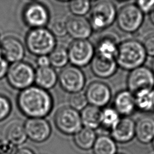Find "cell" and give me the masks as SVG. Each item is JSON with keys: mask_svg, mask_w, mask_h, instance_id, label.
I'll list each match as a JSON object with an SVG mask.
<instances>
[{"mask_svg": "<svg viewBox=\"0 0 154 154\" xmlns=\"http://www.w3.org/2000/svg\"><path fill=\"white\" fill-rule=\"evenodd\" d=\"M5 77L11 87L21 91L33 85L35 69L29 63L23 61L11 63Z\"/></svg>", "mask_w": 154, "mask_h": 154, "instance_id": "5", "label": "cell"}, {"mask_svg": "<svg viewBox=\"0 0 154 154\" xmlns=\"http://www.w3.org/2000/svg\"><path fill=\"white\" fill-rule=\"evenodd\" d=\"M69 9L75 16H84L91 9L90 0H71L69 3Z\"/></svg>", "mask_w": 154, "mask_h": 154, "instance_id": "29", "label": "cell"}, {"mask_svg": "<svg viewBox=\"0 0 154 154\" xmlns=\"http://www.w3.org/2000/svg\"><path fill=\"white\" fill-rule=\"evenodd\" d=\"M27 138L24 124L20 121L11 122L8 125L5 131V139L10 143L16 147L23 144Z\"/></svg>", "mask_w": 154, "mask_h": 154, "instance_id": "22", "label": "cell"}, {"mask_svg": "<svg viewBox=\"0 0 154 154\" xmlns=\"http://www.w3.org/2000/svg\"><path fill=\"white\" fill-rule=\"evenodd\" d=\"M25 43L28 51L32 55L37 57L49 55L57 46V39L46 27L33 28L26 33Z\"/></svg>", "mask_w": 154, "mask_h": 154, "instance_id": "3", "label": "cell"}, {"mask_svg": "<svg viewBox=\"0 0 154 154\" xmlns=\"http://www.w3.org/2000/svg\"><path fill=\"white\" fill-rule=\"evenodd\" d=\"M147 56L141 42L136 39H127L119 43L115 60L118 67L131 71L142 66Z\"/></svg>", "mask_w": 154, "mask_h": 154, "instance_id": "2", "label": "cell"}, {"mask_svg": "<svg viewBox=\"0 0 154 154\" xmlns=\"http://www.w3.org/2000/svg\"><path fill=\"white\" fill-rule=\"evenodd\" d=\"M69 60L71 65L79 68L90 64L95 55V47L87 40H73L67 49Z\"/></svg>", "mask_w": 154, "mask_h": 154, "instance_id": "8", "label": "cell"}, {"mask_svg": "<svg viewBox=\"0 0 154 154\" xmlns=\"http://www.w3.org/2000/svg\"><path fill=\"white\" fill-rule=\"evenodd\" d=\"M13 154H35L34 152L27 147H22L16 149Z\"/></svg>", "mask_w": 154, "mask_h": 154, "instance_id": "38", "label": "cell"}, {"mask_svg": "<svg viewBox=\"0 0 154 154\" xmlns=\"http://www.w3.org/2000/svg\"><path fill=\"white\" fill-rule=\"evenodd\" d=\"M4 58L8 63H14L23 60L25 55V48L22 42L13 36H6L0 41Z\"/></svg>", "mask_w": 154, "mask_h": 154, "instance_id": "14", "label": "cell"}, {"mask_svg": "<svg viewBox=\"0 0 154 154\" xmlns=\"http://www.w3.org/2000/svg\"><path fill=\"white\" fill-rule=\"evenodd\" d=\"M93 154H116V142L111 136L100 135L97 137L92 147Z\"/></svg>", "mask_w": 154, "mask_h": 154, "instance_id": "26", "label": "cell"}, {"mask_svg": "<svg viewBox=\"0 0 154 154\" xmlns=\"http://www.w3.org/2000/svg\"><path fill=\"white\" fill-rule=\"evenodd\" d=\"M48 56L51 66L54 68L63 69L69 62L67 49L63 46H56Z\"/></svg>", "mask_w": 154, "mask_h": 154, "instance_id": "27", "label": "cell"}, {"mask_svg": "<svg viewBox=\"0 0 154 154\" xmlns=\"http://www.w3.org/2000/svg\"><path fill=\"white\" fill-rule=\"evenodd\" d=\"M96 138L94 130L84 127L73 135V141L79 149L88 150L92 149Z\"/></svg>", "mask_w": 154, "mask_h": 154, "instance_id": "25", "label": "cell"}, {"mask_svg": "<svg viewBox=\"0 0 154 154\" xmlns=\"http://www.w3.org/2000/svg\"><path fill=\"white\" fill-rule=\"evenodd\" d=\"M4 59V57H3V54H2V51H1V49L0 48V60H2Z\"/></svg>", "mask_w": 154, "mask_h": 154, "instance_id": "41", "label": "cell"}, {"mask_svg": "<svg viewBox=\"0 0 154 154\" xmlns=\"http://www.w3.org/2000/svg\"><path fill=\"white\" fill-rule=\"evenodd\" d=\"M58 81L64 91L74 94L81 92L84 89L86 78L81 68L69 65L61 69L58 75Z\"/></svg>", "mask_w": 154, "mask_h": 154, "instance_id": "9", "label": "cell"}, {"mask_svg": "<svg viewBox=\"0 0 154 154\" xmlns=\"http://www.w3.org/2000/svg\"><path fill=\"white\" fill-rule=\"evenodd\" d=\"M135 136V122L129 117L120 118L116 126L111 130V137L119 143H127Z\"/></svg>", "mask_w": 154, "mask_h": 154, "instance_id": "16", "label": "cell"}, {"mask_svg": "<svg viewBox=\"0 0 154 154\" xmlns=\"http://www.w3.org/2000/svg\"><path fill=\"white\" fill-rule=\"evenodd\" d=\"M16 147L6 139L0 140V154H13L16 150Z\"/></svg>", "mask_w": 154, "mask_h": 154, "instance_id": "35", "label": "cell"}, {"mask_svg": "<svg viewBox=\"0 0 154 154\" xmlns=\"http://www.w3.org/2000/svg\"><path fill=\"white\" fill-rule=\"evenodd\" d=\"M120 119V114L114 107L105 106L101 109L100 126L111 130L118 123Z\"/></svg>", "mask_w": 154, "mask_h": 154, "instance_id": "28", "label": "cell"}, {"mask_svg": "<svg viewBox=\"0 0 154 154\" xmlns=\"http://www.w3.org/2000/svg\"><path fill=\"white\" fill-rule=\"evenodd\" d=\"M66 20L62 18H56L52 21L49 29L55 37H63L67 34Z\"/></svg>", "mask_w": 154, "mask_h": 154, "instance_id": "30", "label": "cell"}, {"mask_svg": "<svg viewBox=\"0 0 154 154\" xmlns=\"http://www.w3.org/2000/svg\"><path fill=\"white\" fill-rule=\"evenodd\" d=\"M85 96L89 105L97 108L105 107L111 99L110 87L102 81H93L87 87Z\"/></svg>", "mask_w": 154, "mask_h": 154, "instance_id": "12", "label": "cell"}, {"mask_svg": "<svg viewBox=\"0 0 154 154\" xmlns=\"http://www.w3.org/2000/svg\"><path fill=\"white\" fill-rule=\"evenodd\" d=\"M116 1H120V2H123V1H128V0H116Z\"/></svg>", "mask_w": 154, "mask_h": 154, "instance_id": "44", "label": "cell"}, {"mask_svg": "<svg viewBox=\"0 0 154 154\" xmlns=\"http://www.w3.org/2000/svg\"><path fill=\"white\" fill-rule=\"evenodd\" d=\"M22 19L30 29L45 28L49 23L51 16L47 7L38 1L27 3L22 11Z\"/></svg>", "mask_w": 154, "mask_h": 154, "instance_id": "7", "label": "cell"}, {"mask_svg": "<svg viewBox=\"0 0 154 154\" xmlns=\"http://www.w3.org/2000/svg\"><path fill=\"white\" fill-rule=\"evenodd\" d=\"M113 107L120 116L129 117L136 109L134 94L128 90L119 91L114 96Z\"/></svg>", "mask_w": 154, "mask_h": 154, "instance_id": "18", "label": "cell"}, {"mask_svg": "<svg viewBox=\"0 0 154 154\" xmlns=\"http://www.w3.org/2000/svg\"><path fill=\"white\" fill-rule=\"evenodd\" d=\"M54 123L60 132L67 135L75 134L82 128L80 112L70 106H63L57 111Z\"/></svg>", "mask_w": 154, "mask_h": 154, "instance_id": "10", "label": "cell"}, {"mask_svg": "<svg viewBox=\"0 0 154 154\" xmlns=\"http://www.w3.org/2000/svg\"><path fill=\"white\" fill-rule=\"evenodd\" d=\"M135 137L143 144L152 142L154 139V118L144 116L137 120L135 122Z\"/></svg>", "mask_w": 154, "mask_h": 154, "instance_id": "19", "label": "cell"}, {"mask_svg": "<svg viewBox=\"0 0 154 154\" xmlns=\"http://www.w3.org/2000/svg\"><path fill=\"white\" fill-rule=\"evenodd\" d=\"M36 63L37 64V67H39L51 66L48 55H42L37 57Z\"/></svg>", "mask_w": 154, "mask_h": 154, "instance_id": "36", "label": "cell"}, {"mask_svg": "<svg viewBox=\"0 0 154 154\" xmlns=\"http://www.w3.org/2000/svg\"><path fill=\"white\" fill-rule=\"evenodd\" d=\"M149 19L152 23L154 25V9L149 13Z\"/></svg>", "mask_w": 154, "mask_h": 154, "instance_id": "39", "label": "cell"}, {"mask_svg": "<svg viewBox=\"0 0 154 154\" xmlns=\"http://www.w3.org/2000/svg\"><path fill=\"white\" fill-rule=\"evenodd\" d=\"M0 41H1V39H0Z\"/></svg>", "mask_w": 154, "mask_h": 154, "instance_id": "48", "label": "cell"}, {"mask_svg": "<svg viewBox=\"0 0 154 154\" xmlns=\"http://www.w3.org/2000/svg\"><path fill=\"white\" fill-rule=\"evenodd\" d=\"M134 96L136 109L143 112H154V88L140 90Z\"/></svg>", "mask_w": 154, "mask_h": 154, "instance_id": "24", "label": "cell"}, {"mask_svg": "<svg viewBox=\"0 0 154 154\" xmlns=\"http://www.w3.org/2000/svg\"><path fill=\"white\" fill-rule=\"evenodd\" d=\"M82 125L94 130L100 126L101 109L96 106L87 105L80 112Z\"/></svg>", "mask_w": 154, "mask_h": 154, "instance_id": "23", "label": "cell"}, {"mask_svg": "<svg viewBox=\"0 0 154 154\" xmlns=\"http://www.w3.org/2000/svg\"><path fill=\"white\" fill-rule=\"evenodd\" d=\"M90 64L92 73L96 77L102 79L112 76L118 69L116 60L105 58L96 55Z\"/></svg>", "mask_w": 154, "mask_h": 154, "instance_id": "17", "label": "cell"}, {"mask_svg": "<svg viewBox=\"0 0 154 154\" xmlns=\"http://www.w3.org/2000/svg\"><path fill=\"white\" fill-rule=\"evenodd\" d=\"M31 1H37V0H30Z\"/></svg>", "mask_w": 154, "mask_h": 154, "instance_id": "45", "label": "cell"}, {"mask_svg": "<svg viewBox=\"0 0 154 154\" xmlns=\"http://www.w3.org/2000/svg\"><path fill=\"white\" fill-rule=\"evenodd\" d=\"M69 103L71 108L78 111H81L88 105V102L85 94L81 92L71 94V96L69 97Z\"/></svg>", "mask_w": 154, "mask_h": 154, "instance_id": "31", "label": "cell"}, {"mask_svg": "<svg viewBox=\"0 0 154 154\" xmlns=\"http://www.w3.org/2000/svg\"><path fill=\"white\" fill-rule=\"evenodd\" d=\"M126 84L127 90L134 94L142 90L154 88V73L146 66L138 67L129 71Z\"/></svg>", "mask_w": 154, "mask_h": 154, "instance_id": "11", "label": "cell"}, {"mask_svg": "<svg viewBox=\"0 0 154 154\" xmlns=\"http://www.w3.org/2000/svg\"><path fill=\"white\" fill-rule=\"evenodd\" d=\"M67 33L73 40H87L93 30L88 19L84 16H73L66 20Z\"/></svg>", "mask_w": 154, "mask_h": 154, "instance_id": "15", "label": "cell"}, {"mask_svg": "<svg viewBox=\"0 0 154 154\" xmlns=\"http://www.w3.org/2000/svg\"><path fill=\"white\" fill-rule=\"evenodd\" d=\"M90 1H97V0H90Z\"/></svg>", "mask_w": 154, "mask_h": 154, "instance_id": "46", "label": "cell"}, {"mask_svg": "<svg viewBox=\"0 0 154 154\" xmlns=\"http://www.w3.org/2000/svg\"><path fill=\"white\" fill-rule=\"evenodd\" d=\"M89 22L93 31L100 32L111 26L115 22L117 10L110 0H101L91 9Z\"/></svg>", "mask_w": 154, "mask_h": 154, "instance_id": "4", "label": "cell"}, {"mask_svg": "<svg viewBox=\"0 0 154 154\" xmlns=\"http://www.w3.org/2000/svg\"><path fill=\"white\" fill-rule=\"evenodd\" d=\"M116 20L117 26L121 31L133 34L142 26L144 14L135 4H127L117 11Z\"/></svg>", "mask_w": 154, "mask_h": 154, "instance_id": "6", "label": "cell"}, {"mask_svg": "<svg viewBox=\"0 0 154 154\" xmlns=\"http://www.w3.org/2000/svg\"><path fill=\"white\" fill-rule=\"evenodd\" d=\"M17 105L25 116L29 118H45L52 110L54 100L48 90L32 85L20 91Z\"/></svg>", "mask_w": 154, "mask_h": 154, "instance_id": "1", "label": "cell"}, {"mask_svg": "<svg viewBox=\"0 0 154 154\" xmlns=\"http://www.w3.org/2000/svg\"><path fill=\"white\" fill-rule=\"evenodd\" d=\"M116 154H122V153H116Z\"/></svg>", "mask_w": 154, "mask_h": 154, "instance_id": "47", "label": "cell"}, {"mask_svg": "<svg viewBox=\"0 0 154 154\" xmlns=\"http://www.w3.org/2000/svg\"><path fill=\"white\" fill-rule=\"evenodd\" d=\"M27 138L35 143H43L51 134V126L45 118H29L24 123Z\"/></svg>", "mask_w": 154, "mask_h": 154, "instance_id": "13", "label": "cell"}, {"mask_svg": "<svg viewBox=\"0 0 154 154\" xmlns=\"http://www.w3.org/2000/svg\"><path fill=\"white\" fill-rule=\"evenodd\" d=\"M151 69H152V70L153 71V72L154 73V57H153V60L152 61V68H151Z\"/></svg>", "mask_w": 154, "mask_h": 154, "instance_id": "40", "label": "cell"}, {"mask_svg": "<svg viewBox=\"0 0 154 154\" xmlns=\"http://www.w3.org/2000/svg\"><path fill=\"white\" fill-rule=\"evenodd\" d=\"M58 82V74L52 66L39 67L35 69V85L48 90L52 88Z\"/></svg>", "mask_w": 154, "mask_h": 154, "instance_id": "21", "label": "cell"}, {"mask_svg": "<svg viewBox=\"0 0 154 154\" xmlns=\"http://www.w3.org/2000/svg\"><path fill=\"white\" fill-rule=\"evenodd\" d=\"M8 67L9 63L5 59L0 60V80L6 76Z\"/></svg>", "mask_w": 154, "mask_h": 154, "instance_id": "37", "label": "cell"}, {"mask_svg": "<svg viewBox=\"0 0 154 154\" xmlns=\"http://www.w3.org/2000/svg\"><path fill=\"white\" fill-rule=\"evenodd\" d=\"M58 1H60V2H70L71 0H57Z\"/></svg>", "mask_w": 154, "mask_h": 154, "instance_id": "42", "label": "cell"}, {"mask_svg": "<svg viewBox=\"0 0 154 154\" xmlns=\"http://www.w3.org/2000/svg\"><path fill=\"white\" fill-rule=\"evenodd\" d=\"M152 147H153V148L154 149V139H153V140L152 141Z\"/></svg>", "mask_w": 154, "mask_h": 154, "instance_id": "43", "label": "cell"}, {"mask_svg": "<svg viewBox=\"0 0 154 154\" xmlns=\"http://www.w3.org/2000/svg\"><path fill=\"white\" fill-rule=\"evenodd\" d=\"M119 43L112 35H105L100 38L95 47V55L102 58L115 60Z\"/></svg>", "mask_w": 154, "mask_h": 154, "instance_id": "20", "label": "cell"}, {"mask_svg": "<svg viewBox=\"0 0 154 154\" xmlns=\"http://www.w3.org/2000/svg\"><path fill=\"white\" fill-rule=\"evenodd\" d=\"M135 4L144 14H149L154 9V0H136Z\"/></svg>", "mask_w": 154, "mask_h": 154, "instance_id": "34", "label": "cell"}, {"mask_svg": "<svg viewBox=\"0 0 154 154\" xmlns=\"http://www.w3.org/2000/svg\"><path fill=\"white\" fill-rule=\"evenodd\" d=\"M141 43L147 55L154 57V32L147 34Z\"/></svg>", "mask_w": 154, "mask_h": 154, "instance_id": "33", "label": "cell"}, {"mask_svg": "<svg viewBox=\"0 0 154 154\" xmlns=\"http://www.w3.org/2000/svg\"><path fill=\"white\" fill-rule=\"evenodd\" d=\"M12 105L9 99L0 94V122L7 119L10 114Z\"/></svg>", "mask_w": 154, "mask_h": 154, "instance_id": "32", "label": "cell"}]
</instances>
